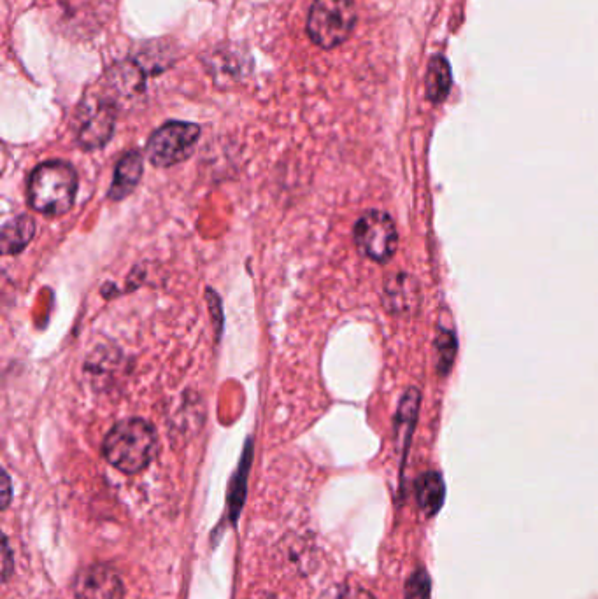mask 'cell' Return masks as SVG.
Segmentation results:
<instances>
[{"label": "cell", "instance_id": "8", "mask_svg": "<svg viewBox=\"0 0 598 599\" xmlns=\"http://www.w3.org/2000/svg\"><path fill=\"white\" fill-rule=\"evenodd\" d=\"M421 304V289L413 275L400 272L385 284V305L397 316H406L418 311Z\"/></svg>", "mask_w": 598, "mask_h": 599}, {"label": "cell", "instance_id": "2", "mask_svg": "<svg viewBox=\"0 0 598 599\" xmlns=\"http://www.w3.org/2000/svg\"><path fill=\"white\" fill-rule=\"evenodd\" d=\"M158 449L157 431L144 419L116 424L104 440V456L120 472L139 473L150 465Z\"/></svg>", "mask_w": 598, "mask_h": 599}, {"label": "cell", "instance_id": "6", "mask_svg": "<svg viewBox=\"0 0 598 599\" xmlns=\"http://www.w3.org/2000/svg\"><path fill=\"white\" fill-rule=\"evenodd\" d=\"M116 121V106L113 100L97 97L85 100L79 109L78 142L81 148H104L111 139Z\"/></svg>", "mask_w": 598, "mask_h": 599}, {"label": "cell", "instance_id": "10", "mask_svg": "<svg viewBox=\"0 0 598 599\" xmlns=\"http://www.w3.org/2000/svg\"><path fill=\"white\" fill-rule=\"evenodd\" d=\"M36 235V221L22 214L16 218L9 219L6 225L2 226V254L22 253L25 247L29 246L30 240Z\"/></svg>", "mask_w": 598, "mask_h": 599}, {"label": "cell", "instance_id": "3", "mask_svg": "<svg viewBox=\"0 0 598 599\" xmlns=\"http://www.w3.org/2000/svg\"><path fill=\"white\" fill-rule=\"evenodd\" d=\"M353 0H314L307 18V36L323 50L344 43L355 29Z\"/></svg>", "mask_w": 598, "mask_h": 599}, {"label": "cell", "instance_id": "1", "mask_svg": "<svg viewBox=\"0 0 598 599\" xmlns=\"http://www.w3.org/2000/svg\"><path fill=\"white\" fill-rule=\"evenodd\" d=\"M78 195V174L71 163L51 160L37 165L27 183V198L36 212L58 218L71 211Z\"/></svg>", "mask_w": 598, "mask_h": 599}, {"label": "cell", "instance_id": "9", "mask_svg": "<svg viewBox=\"0 0 598 599\" xmlns=\"http://www.w3.org/2000/svg\"><path fill=\"white\" fill-rule=\"evenodd\" d=\"M141 177H143V156L139 151H130L116 165L113 184L107 197L114 202L129 197L130 193L136 190L137 184L141 183Z\"/></svg>", "mask_w": 598, "mask_h": 599}, {"label": "cell", "instance_id": "16", "mask_svg": "<svg viewBox=\"0 0 598 599\" xmlns=\"http://www.w3.org/2000/svg\"><path fill=\"white\" fill-rule=\"evenodd\" d=\"M320 599H376L371 592L355 585H334L321 594Z\"/></svg>", "mask_w": 598, "mask_h": 599}, {"label": "cell", "instance_id": "4", "mask_svg": "<svg viewBox=\"0 0 598 599\" xmlns=\"http://www.w3.org/2000/svg\"><path fill=\"white\" fill-rule=\"evenodd\" d=\"M200 137V127L195 123H183V121H171L165 123L164 127L158 128L151 135L146 155L155 167L165 169L176 163L185 162L192 155Z\"/></svg>", "mask_w": 598, "mask_h": 599}, {"label": "cell", "instance_id": "14", "mask_svg": "<svg viewBox=\"0 0 598 599\" xmlns=\"http://www.w3.org/2000/svg\"><path fill=\"white\" fill-rule=\"evenodd\" d=\"M458 342L455 333L446 328H441L435 337V367L439 375H448L449 370L455 365Z\"/></svg>", "mask_w": 598, "mask_h": 599}, {"label": "cell", "instance_id": "18", "mask_svg": "<svg viewBox=\"0 0 598 599\" xmlns=\"http://www.w3.org/2000/svg\"><path fill=\"white\" fill-rule=\"evenodd\" d=\"M9 563H11V557H9L8 540H4V580H8L9 577Z\"/></svg>", "mask_w": 598, "mask_h": 599}, {"label": "cell", "instance_id": "17", "mask_svg": "<svg viewBox=\"0 0 598 599\" xmlns=\"http://www.w3.org/2000/svg\"><path fill=\"white\" fill-rule=\"evenodd\" d=\"M11 500V482L8 473H4V489H2V508H6Z\"/></svg>", "mask_w": 598, "mask_h": 599}, {"label": "cell", "instance_id": "19", "mask_svg": "<svg viewBox=\"0 0 598 599\" xmlns=\"http://www.w3.org/2000/svg\"><path fill=\"white\" fill-rule=\"evenodd\" d=\"M248 599H278L276 596H272L271 592H257V594H253Z\"/></svg>", "mask_w": 598, "mask_h": 599}, {"label": "cell", "instance_id": "11", "mask_svg": "<svg viewBox=\"0 0 598 599\" xmlns=\"http://www.w3.org/2000/svg\"><path fill=\"white\" fill-rule=\"evenodd\" d=\"M420 405L421 393L418 388L407 389L406 393L400 398L397 417H395V433H397L399 442L409 444L414 426L418 421V414H420Z\"/></svg>", "mask_w": 598, "mask_h": 599}, {"label": "cell", "instance_id": "15", "mask_svg": "<svg viewBox=\"0 0 598 599\" xmlns=\"http://www.w3.org/2000/svg\"><path fill=\"white\" fill-rule=\"evenodd\" d=\"M406 599H430V577L427 571L418 570L407 580Z\"/></svg>", "mask_w": 598, "mask_h": 599}, {"label": "cell", "instance_id": "5", "mask_svg": "<svg viewBox=\"0 0 598 599\" xmlns=\"http://www.w3.org/2000/svg\"><path fill=\"white\" fill-rule=\"evenodd\" d=\"M355 242L358 251L369 260L386 263L399 246L397 226L386 212H365L364 216L356 221Z\"/></svg>", "mask_w": 598, "mask_h": 599}, {"label": "cell", "instance_id": "13", "mask_svg": "<svg viewBox=\"0 0 598 599\" xmlns=\"http://www.w3.org/2000/svg\"><path fill=\"white\" fill-rule=\"evenodd\" d=\"M451 88V67L444 57L432 58L427 71V95L432 102H442Z\"/></svg>", "mask_w": 598, "mask_h": 599}, {"label": "cell", "instance_id": "12", "mask_svg": "<svg viewBox=\"0 0 598 599\" xmlns=\"http://www.w3.org/2000/svg\"><path fill=\"white\" fill-rule=\"evenodd\" d=\"M444 482L437 472L423 473L416 482V498L421 510L427 515H435L444 501Z\"/></svg>", "mask_w": 598, "mask_h": 599}, {"label": "cell", "instance_id": "7", "mask_svg": "<svg viewBox=\"0 0 598 599\" xmlns=\"http://www.w3.org/2000/svg\"><path fill=\"white\" fill-rule=\"evenodd\" d=\"M74 599H123L118 573L106 564H93L78 573L72 585Z\"/></svg>", "mask_w": 598, "mask_h": 599}]
</instances>
